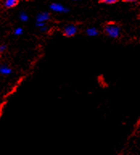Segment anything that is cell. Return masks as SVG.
Here are the masks:
<instances>
[{
	"instance_id": "cell-9",
	"label": "cell",
	"mask_w": 140,
	"mask_h": 155,
	"mask_svg": "<svg viewBox=\"0 0 140 155\" xmlns=\"http://www.w3.org/2000/svg\"><path fill=\"white\" fill-rule=\"evenodd\" d=\"M19 18H20L22 21H27L28 19V16H27V15L25 12H22L20 15H19Z\"/></svg>"
},
{
	"instance_id": "cell-10",
	"label": "cell",
	"mask_w": 140,
	"mask_h": 155,
	"mask_svg": "<svg viewBox=\"0 0 140 155\" xmlns=\"http://www.w3.org/2000/svg\"><path fill=\"white\" fill-rule=\"evenodd\" d=\"M23 33V29L21 28H17L15 30H14V34L15 35H21Z\"/></svg>"
},
{
	"instance_id": "cell-2",
	"label": "cell",
	"mask_w": 140,
	"mask_h": 155,
	"mask_svg": "<svg viewBox=\"0 0 140 155\" xmlns=\"http://www.w3.org/2000/svg\"><path fill=\"white\" fill-rule=\"evenodd\" d=\"M77 31V27L74 24H67L63 29V34L67 37H72L76 35Z\"/></svg>"
},
{
	"instance_id": "cell-14",
	"label": "cell",
	"mask_w": 140,
	"mask_h": 155,
	"mask_svg": "<svg viewBox=\"0 0 140 155\" xmlns=\"http://www.w3.org/2000/svg\"><path fill=\"white\" fill-rule=\"evenodd\" d=\"M72 1H80V0H72Z\"/></svg>"
},
{
	"instance_id": "cell-1",
	"label": "cell",
	"mask_w": 140,
	"mask_h": 155,
	"mask_svg": "<svg viewBox=\"0 0 140 155\" xmlns=\"http://www.w3.org/2000/svg\"><path fill=\"white\" fill-rule=\"evenodd\" d=\"M104 31L109 37L115 39L120 36L121 28L118 24L114 23H109L104 28Z\"/></svg>"
},
{
	"instance_id": "cell-5",
	"label": "cell",
	"mask_w": 140,
	"mask_h": 155,
	"mask_svg": "<svg viewBox=\"0 0 140 155\" xmlns=\"http://www.w3.org/2000/svg\"><path fill=\"white\" fill-rule=\"evenodd\" d=\"M85 33H86L87 36L94 37V36H96L98 35V30L96 28H94V27H91V28H88L86 29Z\"/></svg>"
},
{
	"instance_id": "cell-4",
	"label": "cell",
	"mask_w": 140,
	"mask_h": 155,
	"mask_svg": "<svg viewBox=\"0 0 140 155\" xmlns=\"http://www.w3.org/2000/svg\"><path fill=\"white\" fill-rule=\"evenodd\" d=\"M50 19V15L48 12H41L36 16V22H46Z\"/></svg>"
},
{
	"instance_id": "cell-11",
	"label": "cell",
	"mask_w": 140,
	"mask_h": 155,
	"mask_svg": "<svg viewBox=\"0 0 140 155\" xmlns=\"http://www.w3.org/2000/svg\"><path fill=\"white\" fill-rule=\"evenodd\" d=\"M40 29L41 31H46L48 30V26H47V25H44V26L40 28Z\"/></svg>"
},
{
	"instance_id": "cell-15",
	"label": "cell",
	"mask_w": 140,
	"mask_h": 155,
	"mask_svg": "<svg viewBox=\"0 0 140 155\" xmlns=\"http://www.w3.org/2000/svg\"><path fill=\"white\" fill-rule=\"evenodd\" d=\"M15 1H18V0H15Z\"/></svg>"
},
{
	"instance_id": "cell-7",
	"label": "cell",
	"mask_w": 140,
	"mask_h": 155,
	"mask_svg": "<svg viewBox=\"0 0 140 155\" xmlns=\"http://www.w3.org/2000/svg\"><path fill=\"white\" fill-rule=\"evenodd\" d=\"M11 72V70L7 65H3V66L0 67V73L2 74H9Z\"/></svg>"
},
{
	"instance_id": "cell-6",
	"label": "cell",
	"mask_w": 140,
	"mask_h": 155,
	"mask_svg": "<svg viewBox=\"0 0 140 155\" xmlns=\"http://www.w3.org/2000/svg\"><path fill=\"white\" fill-rule=\"evenodd\" d=\"M17 2H18V1H15V0H6L4 5L5 7H7V8H11L17 4Z\"/></svg>"
},
{
	"instance_id": "cell-12",
	"label": "cell",
	"mask_w": 140,
	"mask_h": 155,
	"mask_svg": "<svg viewBox=\"0 0 140 155\" xmlns=\"http://www.w3.org/2000/svg\"><path fill=\"white\" fill-rule=\"evenodd\" d=\"M7 48V47H6V45H2L0 46V52H3V51L5 50Z\"/></svg>"
},
{
	"instance_id": "cell-3",
	"label": "cell",
	"mask_w": 140,
	"mask_h": 155,
	"mask_svg": "<svg viewBox=\"0 0 140 155\" xmlns=\"http://www.w3.org/2000/svg\"><path fill=\"white\" fill-rule=\"evenodd\" d=\"M50 9L54 12L57 13H67L68 12L69 9L64 5L60 4L59 2H53L50 5Z\"/></svg>"
},
{
	"instance_id": "cell-8",
	"label": "cell",
	"mask_w": 140,
	"mask_h": 155,
	"mask_svg": "<svg viewBox=\"0 0 140 155\" xmlns=\"http://www.w3.org/2000/svg\"><path fill=\"white\" fill-rule=\"evenodd\" d=\"M101 2H103V3H105V4H114V3H116V2H118V0H100Z\"/></svg>"
},
{
	"instance_id": "cell-13",
	"label": "cell",
	"mask_w": 140,
	"mask_h": 155,
	"mask_svg": "<svg viewBox=\"0 0 140 155\" xmlns=\"http://www.w3.org/2000/svg\"><path fill=\"white\" fill-rule=\"evenodd\" d=\"M124 2H138V0H122Z\"/></svg>"
}]
</instances>
